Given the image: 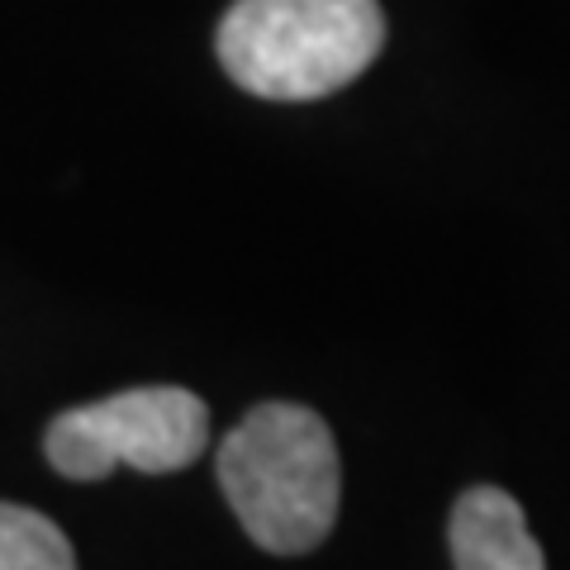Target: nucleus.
Instances as JSON below:
<instances>
[{"label": "nucleus", "instance_id": "1", "mask_svg": "<svg viewBox=\"0 0 570 570\" xmlns=\"http://www.w3.org/2000/svg\"><path fill=\"white\" fill-rule=\"evenodd\" d=\"M219 485L262 551L299 557L337 523L343 466L328 423L305 404H257L219 448Z\"/></svg>", "mask_w": 570, "mask_h": 570}, {"label": "nucleus", "instance_id": "4", "mask_svg": "<svg viewBox=\"0 0 570 570\" xmlns=\"http://www.w3.org/2000/svg\"><path fill=\"white\" fill-rule=\"evenodd\" d=\"M448 538L456 570H547L523 504L499 485H475L456 499Z\"/></svg>", "mask_w": 570, "mask_h": 570}, {"label": "nucleus", "instance_id": "5", "mask_svg": "<svg viewBox=\"0 0 570 570\" xmlns=\"http://www.w3.org/2000/svg\"><path fill=\"white\" fill-rule=\"evenodd\" d=\"M0 570H77V551L48 513L0 504Z\"/></svg>", "mask_w": 570, "mask_h": 570}, {"label": "nucleus", "instance_id": "2", "mask_svg": "<svg viewBox=\"0 0 570 570\" xmlns=\"http://www.w3.org/2000/svg\"><path fill=\"white\" fill-rule=\"evenodd\" d=\"M385 43L376 0H234L219 62L247 96L324 100L352 86Z\"/></svg>", "mask_w": 570, "mask_h": 570}, {"label": "nucleus", "instance_id": "3", "mask_svg": "<svg viewBox=\"0 0 570 570\" xmlns=\"http://www.w3.org/2000/svg\"><path fill=\"white\" fill-rule=\"evenodd\" d=\"M209 442V409L181 385H142L67 409L48 423L43 452L67 480H105L115 466L148 475L186 471Z\"/></svg>", "mask_w": 570, "mask_h": 570}]
</instances>
